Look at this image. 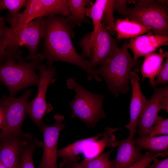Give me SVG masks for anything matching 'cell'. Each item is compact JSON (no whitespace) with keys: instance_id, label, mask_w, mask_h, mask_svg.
I'll use <instances>...</instances> for the list:
<instances>
[{"instance_id":"cell-1","label":"cell","mask_w":168,"mask_h":168,"mask_svg":"<svg viewBox=\"0 0 168 168\" xmlns=\"http://www.w3.org/2000/svg\"><path fill=\"white\" fill-rule=\"evenodd\" d=\"M44 30L42 39L43 49L40 56L49 65L55 62L63 61L80 67L87 74L88 80L97 81L101 78L95 74V69L86 59L76 51L71 39V21L63 16L51 15L43 17Z\"/></svg>"},{"instance_id":"cell-2","label":"cell","mask_w":168,"mask_h":168,"mask_svg":"<svg viewBox=\"0 0 168 168\" xmlns=\"http://www.w3.org/2000/svg\"><path fill=\"white\" fill-rule=\"evenodd\" d=\"M127 43L125 41L107 62L95 69L96 75L104 79L108 90L115 97L128 94L131 72L139 69L142 64V60L134 59L129 54Z\"/></svg>"},{"instance_id":"cell-3","label":"cell","mask_w":168,"mask_h":168,"mask_svg":"<svg viewBox=\"0 0 168 168\" xmlns=\"http://www.w3.org/2000/svg\"><path fill=\"white\" fill-rule=\"evenodd\" d=\"M66 83L68 88L76 93L74 99L68 104L71 117L80 119L88 128H95L99 120L106 117L103 108L105 95L88 91L78 84L75 78H69Z\"/></svg>"},{"instance_id":"cell-4","label":"cell","mask_w":168,"mask_h":168,"mask_svg":"<svg viewBox=\"0 0 168 168\" xmlns=\"http://www.w3.org/2000/svg\"><path fill=\"white\" fill-rule=\"evenodd\" d=\"M40 54L30 61L24 58L10 59L0 65V81L8 89L10 96L19 91L37 86L39 77L36 70L43 61Z\"/></svg>"},{"instance_id":"cell-5","label":"cell","mask_w":168,"mask_h":168,"mask_svg":"<svg viewBox=\"0 0 168 168\" xmlns=\"http://www.w3.org/2000/svg\"><path fill=\"white\" fill-rule=\"evenodd\" d=\"M129 20L151 28L154 35H168V7L164 1L139 0L120 13Z\"/></svg>"},{"instance_id":"cell-6","label":"cell","mask_w":168,"mask_h":168,"mask_svg":"<svg viewBox=\"0 0 168 168\" xmlns=\"http://www.w3.org/2000/svg\"><path fill=\"white\" fill-rule=\"evenodd\" d=\"M32 93V90L28 89L18 97L4 96L0 98V105L5 113L4 124L0 131V142L23 132L21 128L27 114L26 106Z\"/></svg>"},{"instance_id":"cell-7","label":"cell","mask_w":168,"mask_h":168,"mask_svg":"<svg viewBox=\"0 0 168 168\" xmlns=\"http://www.w3.org/2000/svg\"><path fill=\"white\" fill-rule=\"evenodd\" d=\"M44 30L43 17L34 20L21 27H7L4 44L7 47L17 46H25L29 55L25 57L27 60H32L37 56L39 46Z\"/></svg>"},{"instance_id":"cell-8","label":"cell","mask_w":168,"mask_h":168,"mask_svg":"<svg viewBox=\"0 0 168 168\" xmlns=\"http://www.w3.org/2000/svg\"><path fill=\"white\" fill-rule=\"evenodd\" d=\"M37 70L39 77L38 92L35 97L27 103L26 112L41 131L44 124L43 117L53 109L52 106L46 101V95L48 86L55 82L57 73L52 65L46 67L41 64Z\"/></svg>"},{"instance_id":"cell-9","label":"cell","mask_w":168,"mask_h":168,"mask_svg":"<svg viewBox=\"0 0 168 168\" xmlns=\"http://www.w3.org/2000/svg\"><path fill=\"white\" fill-rule=\"evenodd\" d=\"M168 112V86L155 88L151 97L140 115L137 123L136 132L139 137L148 136L149 129L154 125L159 111Z\"/></svg>"},{"instance_id":"cell-10","label":"cell","mask_w":168,"mask_h":168,"mask_svg":"<svg viewBox=\"0 0 168 168\" xmlns=\"http://www.w3.org/2000/svg\"><path fill=\"white\" fill-rule=\"evenodd\" d=\"M55 122L52 126L44 124L41 131L43 137V151L40 165L37 168H58L57 163V144L60 134L64 129L63 123L64 117L58 114L54 116Z\"/></svg>"},{"instance_id":"cell-11","label":"cell","mask_w":168,"mask_h":168,"mask_svg":"<svg viewBox=\"0 0 168 168\" xmlns=\"http://www.w3.org/2000/svg\"><path fill=\"white\" fill-rule=\"evenodd\" d=\"M101 29L94 40L90 49V65L94 68L107 62L117 52L119 48L116 41L101 23Z\"/></svg>"},{"instance_id":"cell-12","label":"cell","mask_w":168,"mask_h":168,"mask_svg":"<svg viewBox=\"0 0 168 168\" xmlns=\"http://www.w3.org/2000/svg\"><path fill=\"white\" fill-rule=\"evenodd\" d=\"M132 93L129 105V121L125 127L129 131V135L134 136L137 128L138 119L147 101L140 86V77L135 72L132 71L130 76Z\"/></svg>"},{"instance_id":"cell-13","label":"cell","mask_w":168,"mask_h":168,"mask_svg":"<svg viewBox=\"0 0 168 168\" xmlns=\"http://www.w3.org/2000/svg\"><path fill=\"white\" fill-rule=\"evenodd\" d=\"M168 44V35H153L150 31L146 35L131 38L127 43V46L132 50L133 58L138 59L139 57L155 52L162 45Z\"/></svg>"},{"instance_id":"cell-14","label":"cell","mask_w":168,"mask_h":168,"mask_svg":"<svg viewBox=\"0 0 168 168\" xmlns=\"http://www.w3.org/2000/svg\"><path fill=\"white\" fill-rule=\"evenodd\" d=\"M107 0H96L91 6L85 8L86 15L91 19L93 30L91 33L86 34L79 43L84 58H89L90 49L95 38L100 31L102 26L101 20Z\"/></svg>"},{"instance_id":"cell-15","label":"cell","mask_w":168,"mask_h":168,"mask_svg":"<svg viewBox=\"0 0 168 168\" xmlns=\"http://www.w3.org/2000/svg\"><path fill=\"white\" fill-rule=\"evenodd\" d=\"M30 134L22 132L0 142V160L7 168H19L22 146Z\"/></svg>"},{"instance_id":"cell-16","label":"cell","mask_w":168,"mask_h":168,"mask_svg":"<svg viewBox=\"0 0 168 168\" xmlns=\"http://www.w3.org/2000/svg\"><path fill=\"white\" fill-rule=\"evenodd\" d=\"M134 136L117 141V154L114 160V168H127L141 158L143 155L135 145Z\"/></svg>"},{"instance_id":"cell-17","label":"cell","mask_w":168,"mask_h":168,"mask_svg":"<svg viewBox=\"0 0 168 168\" xmlns=\"http://www.w3.org/2000/svg\"><path fill=\"white\" fill-rule=\"evenodd\" d=\"M22 12L15 15L8 14L5 21L11 27L26 26L35 19L42 17L43 5L41 0H28Z\"/></svg>"},{"instance_id":"cell-18","label":"cell","mask_w":168,"mask_h":168,"mask_svg":"<svg viewBox=\"0 0 168 168\" xmlns=\"http://www.w3.org/2000/svg\"><path fill=\"white\" fill-rule=\"evenodd\" d=\"M168 52H165L160 49L158 53L153 52L145 56L141 66V71L142 79L148 78L152 87H155V77L161 69L164 58H168Z\"/></svg>"},{"instance_id":"cell-19","label":"cell","mask_w":168,"mask_h":168,"mask_svg":"<svg viewBox=\"0 0 168 168\" xmlns=\"http://www.w3.org/2000/svg\"><path fill=\"white\" fill-rule=\"evenodd\" d=\"M136 146L140 150H146L154 153L161 154L162 157L168 155V135L154 136L148 135L134 139Z\"/></svg>"},{"instance_id":"cell-20","label":"cell","mask_w":168,"mask_h":168,"mask_svg":"<svg viewBox=\"0 0 168 168\" xmlns=\"http://www.w3.org/2000/svg\"><path fill=\"white\" fill-rule=\"evenodd\" d=\"M104 133V132L99 133L95 136L77 141L58 150L57 157H61L72 161L77 162L80 159L79 155L83 154L91 144L102 137Z\"/></svg>"},{"instance_id":"cell-21","label":"cell","mask_w":168,"mask_h":168,"mask_svg":"<svg viewBox=\"0 0 168 168\" xmlns=\"http://www.w3.org/2000/svg\"><path fill=\"white\" fill-rule=\"evenodd\" d=\"M121 128H112L107 127L102 138L91 144L83 154L85 158H91L103 153L106 147H116L117 140L114 133L120 130Z\"/></svg>"},{"instance_id":"cell-22","label":"cell","mask_w":168,"mask_h":168,"mask_svg":"<svg viewBox=\"0 0 168 168\" xmlns=\"http://www.w3.org/2000/svg\"><path fill=\"white\" fill-rule=\"evenodd\" d=\"M115 30L119 40L131 38L152 31L150 28L127 18L125 20H117L115 23Z\"/></svg>"},{"instance_id":"cell-23","label":"cell","mask_w":168,"mask_h":168,"mask_svg":"<svg viewBox=\"0 0 168 168\" xmlns=\"http://www.w3.org/2000/svg\"><path fill=\"white\" fill-rule=\"evenodd\" d=\"M43 147V142L30 134L25 140L21 152L19 168H35L33 161L35 150Z\"/></svg>"},{"instance_id":"cell-24","label":"cell","mask_w":168,"mask_h":168,"mask_svg":"<svg viewBox=\"0 0 168 168\" xmlns=\"http://www.w3.org/2000/svg\"><path fill=\"white\" fill-rule=\"evenodd\" d=\"M7 27L3 18L0 20V65L10 59L19 60L24 58L20 47L5 46L4 41Z\"/></svg>"},{"instance_id":"cell-25","label":"cell","mask_w":168,"mask_h":168,"mask_svg":"<svg viewBox=\"0 0 168 168\" xmlns=\"http://www.w3.org/2000/svg\"><path fill=\"white\" fill-rule=\"evenodd\" d=\"M43 5L42 17L60 15L73 21L69 11L67 0H41Z\"/></svg>"},{"instance_id":"cell-26","label":"cell","mask_w":168,"mask_h":168,"mask_svg":"<svg viewBox=\"0 0 168 168\" xmlns=\"http://www.w3.org/2000/svg\"><path fill=\"white\" fill-rule=\"evenodd\" d=\"M71 16L73 21L78 25L81 22L90 24L86 18L85 12L86 6H91L92 1L87 0H67Z\"/></svg>"},{"instance_id":"cell-27","label":"cell","mask_w":168,"mask_h":168,"mask_svg":"<svg viewBox=\"0 0 168 168\" xmlns=\"http://www.w3.org/2000/svg\"><path fill=\"white\" fill-rule=\"evenodd\" d=\"M111 150L91 158H85L82 163L86 168H114V160H110Z\"/></svg>"},{"instance_id":"cell-28","label":"cell","mask_w":168,"mask_h":168,"mask_svg":"<svg viewBox=\"0 0 168 168\" xmlns=\"http://www.w3.org/2000/svg\"><path fill=\"white\" fill-rule=\"evenodd\" d=\"M115 2V0H107L103 11L101 20V23L105 25L107 30L112 35H114L116 32L113 16Z\"/></svg>"},{"instance_id":"cell-29","label":"cell","mask_w":168,"mask_h":168,"mask_svg":"<svg viewBox=\"0 0 168 168\" xmlns=\"http://www.w3.org/2000/svg\"><path fill=\"white\" fill-rule=\"evenodd\" d=\"M28 0H0V12L3 9L9 12L8 14L15 15L25 7Z\"/></svg>"},{"instance_id":"cell-30","label":"cell","mask_w":168,"mask_h":168,"mask_svg":"<svg viewBox=\"0 0 168 168\" xmlns=\"http://www.w3.org/2000/svg\"><path fill=\"white\" fill-rule=\"evenodd\" d=\"M168 135V119L158 116L154 125L149 129L148 135L157 136Z\"/></svg>"},{"instance_id":"cell-31","label":"cell","mask_w":168,"mask_h":168,"mask_svg":"<svg viewBox=\"0 0 168 168\" xmlns=\"http://www.w3.org/2000/svg\"><path fill=\"white\" fill-rule=\"evenodd\" d=\"M161 156V154L146 152L141 158L127 168H147L154 159Z\"/></svg>"},{"instance_id":"cell-32","label":"cell","mask_w":168,"mask_h":168,"mask_svg":"<svg viewBox=\"0 0 168 168\" xmlns=\"http://www.w3.org/2000/svg\"><path fill=\"white\" fill-rule=\"evenodd\" d=\"M168 82V57L163 64L161 69L155 80L156 86L159 84L164 85Z\"/></svg>"},{"instance_id":"cell-33","label":"cell","mask_w":168,"mask_h":168,"mask_svg":"<svg viewBox=\"0 0 168 168\" xmlns=\"http://www.w3.org/2000/svg\"><path fill=\"white\" fill-rule=\"evenodd\" d=\"M60 168H86L82 162L72 161L66 159L62 158L59 164Z\"/></svg>"},{"instance_id":"cell-34","label":"cell","mask_w":168,"mask_h":168,"mask_svg":"<svg viewBox=\"0 0 168 168\" xmlns=\"http://www.w3.org/2000/svg\"><path fill=\"white\" fill-rule=\"evenodd\" d=\"M153 163L150 164L148 168H168V158H166L160 160L157 158L154 159Z\"/></svg>"},{"instance_id":"cell-35","label":"cell","mask_w":168,"mask_h":168,"mask_svg":"<svg viewBox=\"0 0 168 168\" xmlns=\"http://www.w3.org/2000/svg\"><path fill=\"white\" fill-rule=\"evenodd\" d=\"M5 120V113L3 107L0 105V129L2 127Z\"/></svg>"},{"instance_id":"cell-36","label":"cell","mask_w":168,"mask_h":168,"mask_svg":"<svg viewBox=\"0 0 168 168\" xmlns=\"http://www.w3.org/2000/svg\"><path fill=\"white\" fill-rule=\"evenodd\" d=\"M0 168H7L0 160Z\"/></svg>"},{"instance_id":"cell-37","label":"cell","mask_w":168,"mask_h":168,"mask_svg":"<svg viewBox=\"0 0 168 168\" xmlns=\"http://www.w3.org/2000/svg\"><path fill=\"white\" fill-rule=\"evenodd\" d=\"M2 19H3V18L2 16H0V20Z\"/></svg>"}]
</instances>
